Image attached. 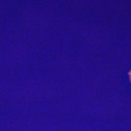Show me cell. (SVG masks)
Masks as SVG:
<instances>
[{
  "instance_id": "6da1fadb",
  "label": "cell",
  "mask_w": 131,
  "mask_h": 131,
  "mask_svg": "<svg viewBox=\"0 0 131 131\" xmlns=\"http://www.w3.org/2000/svg\"><path fill=\"white\" fill-rule=\"evenodd\" d=\"M130 80H131V71L130 72Z\"/></svg>"
}]
</instances>
